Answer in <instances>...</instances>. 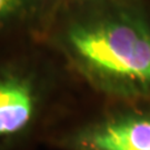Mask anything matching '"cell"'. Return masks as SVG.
<instances>
[{
    "instance_id": "cell-1",
    "label": "cell",
    "mask_w": 150,
    "mask_h": 150,
    "mask_svg": "<svg viewBox=\"0 0 150 150\" xmlns=\"http://www.w3.org/2000/svg\"><path fill=\"white\" fill-rule=\"evenodd\" d=\"M39 39L92 96L150 101V0H72Z\"/></svg>"
},
{
    "instance_id": "cell-2",
    "label": "cell",
    "mask_w": 150,
    "mask_h": 150,
    "mask_svg": "<svg viewBox=\"0 0 150 150\" xmlns=\"http://www.w3.org/2000/svg\"><path fill=\"white\" fill-rule=\"evenodd\" d=\"M88 95L40 39L0 48V150L45 147Z\"/></svg>"
},
{
    "instance_id": "cell-3",
    "label": "cell",
    "mask_w": 150,
    "mask_h": 150,
    "mask_svg": "<svg viewBox=\"0 0 150 150\" xmlns=\"http://www.w3.org/2000/svg\"><path fill=\"white\" fill-rule=\"evenodd\" d=\"M50 150H150V101H115L92 95L54 128Z\"/></svg>"
},
{
    "instance_id": "cell-4",
    "label": "cell",
    "mask_w": 150,
    "mask_h": 150,
    "mask_svg": "<svg viewBox=\"0 0 150 150\" xmlns=\"http://www.w3.org/2000/svg\"><path fill=\"white\" fill-rule=\"evenodd\" d=\"M45 20V0H0V48L39 39Z\"/></svg>"
},
{
    "instance_id": "cell-5",
    "label": "cell",
    "mask_w": 150,
    "mask_h": 150,
    "mask_svg": "<svg viewBox=\"0 0 150 150\" xmlns=\"http://www.w3.org/2000/svg\"><path fill=\"white\" fill-rule=\"evenodd\" d=\"M70 1H72V0H45V4H46V20H45V23L56 9H58L59 7H61L64 4H68Z\"/></svg>"
}]
</instances>
